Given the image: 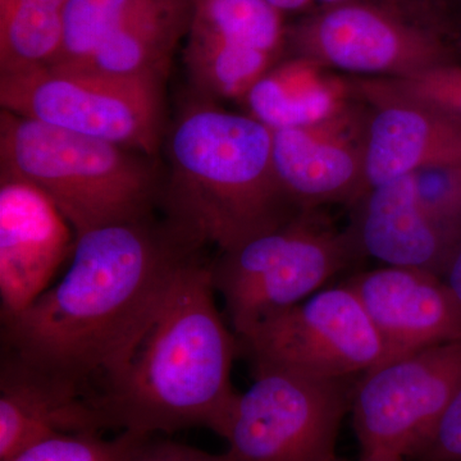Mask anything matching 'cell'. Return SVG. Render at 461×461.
<instances>
[{
  "label": "cell",
  "instance_id": "6da1fadb",
  "mask_svg": "<svg viewBox=\"0 0 461 461\" xmlns=\"http://www.w3.org/2000/svg\"><path fill=\"white\" fill-rule=\"evenodd\" d=\"M204 249L156 215L87 230L76 238L65 277L2 321V353L95 402L131 357L182 269Z\"/></svg>",
  "mask_w": 461,
  "mask_h": 461
},
{
  "label": "cell",
  "instance_id": "7a4b0ae2",
  "mask_svg": "<svg viewBox=\"0 0 461 461\" xmlns=\"http://www.w3.org/2000/svg\"><path fill=\"white\" fill-rule=\"evenodd\" d=\"M204 254L178 275L122 369L95 397L104 429L157 435L203 429L226 435L239 393V341L215 304Z\"/></svg>",
  "mask_w": 461,
  "mask_h": 461
},
{
  "label": "cell",
  "instance_id": "3957f363",
  "mask_svg": "<svg viewBox=\"0 0 461 461\" xmlns=\"http://www.w3.org/2000/svg\"><path fill=\"white\" fill-rule=\"evenodd\" d=\"M163 177V217L203 248L230 250L304 211L282 186L273 132L251 115L199 105L176 122Z\"/></svg>",
  "mask_w": 461,
  "mask_h": 461
},
{
  "label": "cell",
  "instance_id": "277c9868",
  "mask_svg": "<svg viewBox=\"0 0 461 461\" xmlns=\"http://www.w3.org/2000/svg\"><path fill=\"white\" fill-rule=\"evenodd\" d=\"M139 151L0 113L2 178L23 182L57 206L77 236L154 215L163 176Z\"/></svg>",
  "mask_w": 461,
  "mask_h": 461
},
{
  "label": "cell",
  "instance_id": "5b68a950",
  "mask_svg": "<svg viewBox=\"0 0 461 461\" xmlns=\"http://www.w3.org/2000/svg\"><path fill=\"white\" fill-rule=\"evenodd\" d=\"M165 78L38 67L0 74L3 111L153 157L162 142Z\"/></svg>",
  "mask_w": 461,
  "mask_h": 461
},
{
  "label": "cell",
  "instance_id": "8992f818",
  "mask_svg": "<svg viewBox=\"0 0 461 461\" xmlns=\"http://www.w3.org/2000/svg\"><path fill=\"white\" fill-rule=\"evenodd\" d=\"M362 253L354 230L338 232L297 215L211 260L215 293L223 297L235 335L263 318L323 290Z\"/></svg>",
  "mask_w": 461,
  "mask_h": 461
},
{
  "label": "cell",
  "instance_id": "52a82bcc",
  "mask_svg": "<svg viewBox=\"0 0 461 461\" xmlns=\"http://www.w3.org/2000/svg\"><path fill=\"white\" fill-rule=\"evenodd\" d=\"M295 57L321 68L402 78L454 62L423 0H348L286 29Z\"/></svg>",
  "mask_w": 461,
  "mask_h": 461
},
{
  "label": "cell",
  "instance_id": "ba28073f",
  "mask_svg": "<svg viewBox=\"0 0 461 461\" xmlns=\"http://www.w3.org/2000/svg\"><path fill=\"white\" fill-rule=\"evenodd\" d=\"M240 393L223 438L229 461H339L353 378H315L266 369Z\"/></svg>",
  "mask_w": 461,
  "mask_h": 461
},
{
  "label": "cell",
  "instance_id": "9c48e42d",
  "mask_svg": "<svg viewBox=\"0 0 461 461\" xmlns=\"http://www.w3.org/2000/svg\"><path fill=\"white\" fill-rule=\"evenodd\" d=\"M236 338L251 373L278 369L346 379L386 359L381 336L346 282L263 318Z\"/></svg>",
  "mask_w": 461,
  "mask_h": 461
},
{
  "label": "cell",
  "instance_id": "30bf717a",
  "mask_svg": "<svg viewBox=\"0 0 461 461\" xmlns=\"http://www.w3.org/2000/svg\"><path fill=\"white\" fill-rule=\"evenodd\" d=\"M461 386V339L378 364L355 384L362 455L411 457Z\"/></svg>",
  "mask_w": 461,
  "mask_h": 461
},
{
  "label": "cell",
  "instance_id": "8fae6325",
  "mask_svg": "<svg viewBox=\"0 0 461 461\" xmlns=\"http://www.w3.org/2000/svg\"><path fill=\"white\" fill-rule=\"evenodd\" d=\"M0 320L25 311L72 256L76 233L57 206L23 182L0 178Z\"/></svg>",
  "mask_w": 461,
  "mask_h": 461
},
{
  "label": "cell",
  "instance_id": "7c38bea8",
  "mask_svg": "<svg viewBox=\"0 0 461 461\" xmlns=\"http://www.w3.org/2000/svg\"><path fill=\"white\" fill-rule=\"evenodd\" d=\"M346 284L384 341V362L461 339V305L441 276L384 266Z\"/></svg>",
  "mask_w": 461,
  "mask_h": 461
},
{
  "label": "cell",
  "instance_id": "4fadbf2b",
  "mask_svg": "<svg viewBox=\"0 0 461 461\" xmlns=\"http://www.w3.org/2000/svg\"><path fill=\"white\" fill-rule=\"evenodd\" d=\"M366 121L345 108L314 126L272 130L276 172L302 211L366 195Z\"/></svg>",
  "mask_w": 461,
  "mask_h": 461
},
{
  "label": "cell",
  "instance_id": "5bb4252c",
  "mask_svg": "<svg viewBox=\"0 0 461 461\" xmlns=\"http://www.w3.org/2000/svg\"><path fill=\"white\" fill-rule=\"evenodd\" d=\"M355 87L373 107L364 140L366 193L420 169L461 165L460 122L382 89L371 78Z\"/></svg>",
  "mask_w": 461,
  "mask_h": 461
},
{
  "label": "cell",
  "instance_id": "9a60e30c",
  "mask_svg": "<svg viewBox=\"0 0 461 461\" xmlns=\"http://www.w3.org/2000/svg\"><path fill=\"white\" fill-rule=\"evenodd\" d=\"M103 429L98 409L83 390L2 353L0 461L53 436Z\"/></svg>",
  "mask_w": 461,
  "mask_h": 461
},
{
  "label": "cell",
  "instance_id": "2e32d148",
  "mask_svg": "<svg viewBox=\"0 0 461 461\" xmlns=\"http://www.w3.org/2000/svg\"><path fill=\"white\" fill-rule=\"evenodd\" d=\"M355 238L362 253L388 267L441 276L459 242L424 213L412 175L379 185L362 199Z\"/></svg>",
  "mask_w": 461,
  "mask_h": 461
},
{
  "label": "cell",
  "instance_id": "e0dca14e",
  "mask_svg": "<svg viewBox=\"0 0 461 461\" xmlns=\"http://www.w3.org/2000/svg\"><path fill=\"white\" fill-rule=\"evenodd\" d=\"M195 0H156L103 42L80 67L115 76L166 78L173 53L187 38Z\"/></svg>",
  "mask_w": 461,
  "mask_h": 461
},
{
  "label": "cell",
  "instance_id": "ac0fdd59",
  "mask_svg": "<svg viewBox=\"0 0 461 461\" xmlns=\"http://www.w3.org/2000/svg\"><path fill=\"white\" fill-rule=\"evenodd\" d=\"M304 58L267 72L245 96L251 117L271 130L314 126L348 108L345 86Z\"/></svg>",
  "mask_w": 461,
  "mask_h": 461
},
{
  "label": "cell",
  "instance_id": "d6986e66",
  "mask_svg": "<svg viewBox=\"0 0 461 461\" xmlns=\"http://www.w3.org/2000/svg\"><path fill=\"white\" fill-rule=\"evenodd\" d=\"M273 58L266 51L223 39L187 33L185 59L191 80L209 96L245 99L268 72Z\"/></svg>",
  "mask_w": 461,
  "mask_h": 461
},
{
  "label": "cell",
  "instance_id": "ffe728a7",
  "mask_svg": "<svg viewBox=\"0 0 461 461\" xmlns=\"http://www.w3.org/2000/svg\"><path fill=\"white\" fill-rule=\"evenodd\" d=\"M62 12L30 2L0 7V74L53 65L62 48Z\"/></svg>",
  "mask_w": 461,
  "mask_h": 461
},
{
  "label": "cell",
  "instance_id": "44dd1931",
  "mask_svg": "<svg viewBox=\"0 0 461 461\" xmlns=\"http://www.w3.org/2000/svg\"><path fill=\"white\" fill-rule=\"evenodd\" d=\"M189 33L213 36L272 56L286 41L282 14L267 0H195Z\"/></svg>",
  "mask_w": 461,
  "mask_h": 461
},
{
  "label": "cell",
  "instance_id": "7402d4cb",
  "mask_svg": "<svg viewBox=\"0 0 461 461\" xmlns=\"http://www.w3.org/2000/svg\"><path fill=\"white\" fill-rule=\"evenodd\" d=\"M154 2L156 0H68L62 12V48L51 67L85 65L109 36Z\"/></svg>",
  "mask_w": 461,
  "mask_h": 461
},
{
  "label": "cell",
  "instance_id": "603a6c76",
  "mask_svg": "<svg viewBox=\"0 0 461 461\" xmlns=\"http://www.w3.org/2000/svg\"><path fill=\"white\" fill-rule=\"evenodd\" d=\"M382 89L436 109L461 123V66L445 63L402 78H371Z\"/></svg>",
  "mask_w": 461,
  "mask_h": 461
},
{
  "label": "cell",
  "instance_id": "cb8c5ba5",
  "mask_svg": "<svg viewBox=\"0 0 461 461\" xmlns=\"http://www.w3.org/2000/svg\"><path fill=\"white\" fill-rule=\"evenodd\" d=\"M415 194L424 213L461 242V165L430 167L412 173Z\"/></svg>",
  "mask_w": 461,
  "mask_h": 461
},
{
  "label": "cell",
  "instance_id": "d4e9b609",
  "mask_svg": "<svg viewBox=\"0 0 461 461\" xmlns=\"http://www.w3.org/2000/svg\"><path fill=\"white\" fill-rule=\"evenodd\" d=\"M126 435L103 438L100 432L65 433L42 439L8 461H118Z\"/></svg>",
  "mask_w": 461,
  "mask_h": 461
},
{
  "label": "cell",
  "instance_id": "484cf974",
  "mask_svg": "<svg viewBox=\"0 0 461 461\" xmlns=\"http://www.w3.org/2000/svg\"><path fill=\"white\" fill-rule=\"evenodd\" d=\"M126 439L118 461H229L226 454H211L169 439L124 432Z\"/></svg>",
  "mask_w": 461,
  "mask_h": 461
},
{
  "label": "cell",
  "instance_id": "4316f807",
  "mask_svg": "<svg viewBox=\"0 0 461 461\" xmlns=\"http://www.w3.org/2000/svg\"><path fill=\"white\" fill-rule=\"evenodd\" d=\"M411 459L415 461H461V386L441 420Z\"/></svg>",
  "mask_w": 461,
  "mask_h": 461
},
{
  "label": "cell",
  "instance_id": "83f0119b",
  "mask_svg": "<svg viewBox=\"0 0 461 461\" xmlns=\"http://www.w3.org/2000/svg\"><path fill=\"white\" fill-rule=\"evenodd\" d=\"M442 280L445 281L451 293L454 294L455 299L461 305V242L446 264Z\"/></svg>",
  "mask_w": 461,
  "mask_h": 461
},
{
  "label": "cell",
  "instance_id": "f1b7e54d",
  "mask_svg": "<svg viewBox=\"0 0 461 461\" xmlns=\"http://www.w3.org/2000/svg\"><path fill=\"white\" fill-rule=\"evenodd\" d=\"M267 2L281 14H286V12L304 11L311 7L315 0H267Z\"/></svg>",
  "mask_w": 461,
  "mask_h": 461
},
{
  "label": "cell",
  "instance_id": "f546056e",
  "mask_svg": "<svg viewBox=\"0 0 461 461\" xmlns=\"http://www.w3.org/2000/svg\"><path fill=\"white\" fill-rule=\"evenodd\" d=\"M12 2L38 3V5H50V7L62 9L63 11L66 3L68 2V0H0V7H3V5H8V3Z\"/></svg>",
  "mask_w": 461,
  "mask_h": 461
},
{
  "label": "cell",
  "instance_id": "4dcf8cb0",
  "mask_svg": "<svg viewBox=\"0 0 461 461\" xmlns=\"http://www.w3.org/2000/svg\"><path fill=\"white\" fill-rule=\"evenodd\" d=\"M359 461H406L405 457L390 455H362Z\"/></svg>",
  "mask_w": 461,
  "mask_h": 461
},
{
  "label": "cell",
  "instance_id": "1f68e13d",
  "mask_svg": "<svg viewBox=\"0 0 461 461\" xmlns=\"http://www.w3.org/2000/svg\"><path fill=\"white\" fill-rule=\"evenodd\" d=\"M315 2H320L324 7H327V5H339V3L348 2V0H315Z\"/></svg>",
  "mask_w": 461,
  "mask_h": 461
},
{
  "label": "cell",
  "instance_id": "d6a6232c",
  "mask_svg": "<svg viewBox=\"0 0 461 461\" xmlns=\"http://www.w3.org/2000/svg\"><path fill=\"white\" fill-rule=\"evenodd\" d=\"M423 2L429 3V2H430V0H423Z\"/></svg>",
  "mask_w": 461,
  "mask_h": 461
}]
</instances>
